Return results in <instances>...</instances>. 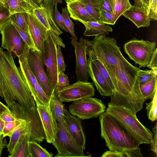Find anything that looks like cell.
I'll return each instance as SVG.
<instances>
[{"label":"cell","instance_id":"cell-1","mask_svg":"<svg viewBox=\"0 0 157 157\" xmlns=\"http://www.w3.org/2000/svg\"><path fill=\"white\" fill-rule=\"evenodd\" d=\"M140 70L128 62L119 65L108 73L114 87L108 104L124 106L135 115L142 109L144 101L137 78Z\"/></svg>","mask_w":157,"mask_h":157},{"label":"cell","instance_id":"cell-2","mask_svg":"<svg viewBox=\"0 0 157 157\" xmlns=\"http://www.w3.org/2000/svg\"><path fill=\"white\" fill-rule=\"evenodd\" d=\"M0 97L10 107L17 101L25 107L35 105L29 88L12 54L0 47Z\"/></svg>","mask_w":157,"mask_h":157},{"label":"cell","instance_id":"cell-3","mask_svg":"<svg viewBox=\"0 0 157 157\" xmlns=\"http://www.w3.org/2000/svg\"><path fill=\"white\" fill-rule=\"evenodd\" d=\"M101 136L110 150L126 157H142L140 144L131 136L110 114L106 111L99 116Z\"/></svg>","mask_w":157,"mask_h":157},{"label":"cell","instance_id":"cell-4","mask_svg":"<svg viewBox=\"0 0 157 157\" xmlns=\"http://www.w3.org/2000/svg\"><path fill=\"white\" fill-rule=\"evenodd\" d=\"M86 46V51L96 57L108 73L113 71L119 65L128 62L122 54L120 47L113 38L101 34L92 40H87Z\"/></svg>","mask_w":157,"mask_h":157},{"label":"cell","instance_id":"cell-5","mask_svg":"<svg viewBox=\"0 0 157 157\" xmlns=\"http://www.w3.org/2000/svg\"><path fill=\"white\" fill-rule=\"evenodd\" d=\"M110 114L140 144H150L153 134L139 121L136 115L122 106L108 104L105 111Z\"/></svg>","mask_w":157,"mask_h":157},{"label":"cell","instance_id":"cell-6","mask_svg":"<svg viewBox=\"0 0 157 157\" xmlns=\"http://www.w3.org/2000/svg\"><path fill=\"white\" fill-rule=\"evenodd\" d=\"M57 44L63 48L65 46L59 35L48 30V36L44 43V52L40 56L43 64L46 66L53 94H55L58 83Z\"/></svg>","mask_w":157,"mask_h":157},{"label":"cell","instance_id":"cell-7","mask_svg":"<svg viewBox=\"0 0 157 157\" xmlns=\"http://www.w3.org/2000/svg\"><path fill=\"white\" fill-rule=\"evenodd\" d=\"M16 118H20L29 122L31 127L30 141L41 142L45 139V134L36 106H23L15 103L10 107Z\"/></svg>","mask_w":157,"mask_h":157},{"label":"cell","instance_id":"cell-8","mask_svg":"<svg viewBox=\"0 0 157 157\" xmlns=\"http://www.w3.org/2000/svg\"><path fill=\"white\" fill-rule=\"evenodd\" d=\"M156 43L136 37L125 43L124 48L130 59L139 65V68L146 67L150 62L156 50Z\"/></svg>","mask_w":157,"mask_h":157},{"label":"cell","instance_id":"cell-9","mask_svg":"<svg viewBox=\"0 0 157 157\" xmlns=\"http://www.w3.org/2000/svg\"><path fill=\"white\" fill-rule=\"evenodd\" d=\"M56 137L52 143L58 152L55 157H86L82 148L69 131L65 123H57Z\"/></svg>","mask_w":157,"mask_h":157},{"label":"cell","instance_id":"cell-10","mask_svg":"<svg viewBox=\"0 0 157 157\" xmlns=\"http://www.w3.org/2000/svg\"><path fill=\"white\" fill-rule=\"evenodd\" d=\"M101 100L89 97L74 101L69 106V113L82 120L97 117L106 111Z\"/></svg>","mask_w":157,"mask_h":157},{"label":"cell","instance_id":"cell-11","mask_svg":"<svg viewBox=\"0 0 157 157\" xmlns=\"http://www.w3.org/2000/svg\"><path fill=\"white\" fill-rule=\"evenodd\" d=\"M25 44L24 53L18 57L20 68L29 88L35 102L49 104L50 99L47 96L29 65L27 57V47Z\"/></svg>","mask_w":157,"mask_h":157},{"label":"cell","instance_id":"cell-12","mask_svg":"<svg viewBox=\"0 0 157 157\" xmlns=\"http://www.w3.org/2000/svg\"><path fill=\"white\" fill-rule=\"evenodd\" d=\"M2 47L17 57L24 53L25 43L10 21L0 29Z\"/></svg>","mask_w":157,"mask_h":157},{"label":"cell","instance_id":"cell-13","mask_svg":"<svg viewBox=\"0 0 157 157\" xmlns=\"http://www.w3.org/2000/svg\"><path fill=\"white\" fill-rule=\"evenodd\" d=\"M26 54L28 63L31 71L44 91L50 99L53 94L50 82L47 73L44 70L40 54L36 49L30 48L28 45Z\"/></svg>","mask_w":157,"mask_h":157},{"label":"cell","instance_id":"cell-14","mask_svg":"<svg viewBox=\"0 0 157 157\" xmlns=\"http://www.w3.org/2000/svg\"><path fill=\"white\" fill-rule=\"evenodd\" d=\"M95 95L93 83L78 81L70 85L55 95L63 102L74 101L80 99L92 97Z\"/></svg>","mask_w":157,"mask_h":157},{"label":"cell","instance_id":"cell-15","mask_svg":"<svg viewBox=\"0 0 157 157\" xmlns=\"http://www.w3.org/2000/svg\"><path fill=\"white\" fill-rule=\"evenodd\" d=\"M71 39V43L74 48L76 57L75 69L77 80L88 82L89 75L86 59V43L87 40L81 37L78 42L72 37Z\"/></svg>","mask_w":157,"mask_h":157},{"label":"cell","instance_id":"cell-16","mask_svg":"<svg viewBox=\"0 0 157 157\" xmlns=\"http://www.w3.org/2000/svg\"><path fill=\"white\" fill-rule=\"evenodd\" d=\"M28 26L35 49L40 55H42L44 52V43L48 30L33 13L28 14Z\"/></svg>","mask_w":157,"mask_h":157},{"label":"cell","instance_id":"cell-17","mask_svg":"<svg viewBox=\"0 0 157 157\" xmlns=\"http://www.w3.org/2000/svg\"><path fill=\"white\" fill-rule=\"evenodd\" d=\"M35 103L43 127L45 139L47 143H52L56 137L58 127L50 110L49 104L44 105L39 102Z\"/></svg>","mask_w":157,"mask_h":157},{"label":"cell","instance_id":"cell-18","mask_svg":"<svg viewBox=\"0 0 157 157\" xmlns=\"http://www.w3.org/2000/svg\"><path fill=\"white\" fill-rule=\"evenodd\" d=\"M54 7L52 0H43L41 5L34 10L33 13L48 30L59 35L63 33L53 21Z\"/></svg>","mask_w":157,"mask_h":157},{"label":"cell","instance_id":"cell-19","mask_svg":"<svg viewBox=\"0 0 157 157\" xmlns=\"http://www.w3.org/2000/svg\"><path fill=\"white\" fill-rule=\"evenodd\" d=\"M64 113V123L69 131L77 144L85 150L86 138L80 119L71 115L66 108Z\"/></svg>","mask_w":157,"mask_h":157},{"label":"cell","instance_id":"cell-20","mask_svg":"<svg viewBox=\"0 0 157 157\" xmlns=\"http://www.w3.org/2000/svg\"><path fill=\"white\" fill-rule=\"evenodd\" d=\"M87 60L88 72L97 89L101 96L110 97L112 91L105 79L94 62L89 58Z\"/></svg>","mask_w":157,"mask_h":157},{"label":"cell","instance_id":"cell-21","mask_svg":"<svg viewBox=\"0 0 157 157\" xmlns=\"http://www.w3.org/2000/svg\"><path fill=\"white\" fill-rule=\"evenodd\" d=\"M65 2L70 18L79 22L96 21L88 13L84 5L78 0H65Z\"/></svg>","mask_w":157,"mask_h":157},{"label":"cell","instance_id":"cell-22","mask_svg":"<svg viewBox=\"0 0 157 157\" xmlns=\"http://www.w3.org/2000/svg\"><path fill=\"white\" fill-rule=\"evenodd\" d=\"M16 122L14 131L12 135L9 137L10 140L7 145L9 155H11L18 142L30 130L31 127L29 122L25 120L16 118Z\"/></svg>","mask_w":157,"mask_h":157},{"label":"cell","instance_id":"cell-23","mask_svg":"<svg viewBox=\"0 0 157 157\" xmlns=\"http://www.w3.org/2000/svg\"><path fill=\"white\" fill-rule=\"evenodd\" d=\"M122 15L132 21L138 28L148 27L152 20L146 12L134 5L126 10Z\"/></svg>","mask_w":157,"mask_h":157},{"label":"cell","instance_id":"cell-24","mask_svg":"<svg viewBox=\"0 0 157 157\" xmlns=\"http://www.w3.org/2000/svg\"><path fill=\"white\" fill-rule=\"evenodd\" d=\"M4 4L11 14L21 12L33 13L39 7L31 0H7Z\"/></svg>","mask_w":157,"mask_h":157},{"label":"cell","instance_id":"cell-25","mask_svg":"<svg viewBox=\"0 0 157 157\" xmlns=\"http://www.w3.org/2000/svg\"><path fill=\"white\" fill-rule=\"evenodd\" d=\"M80 22L85 26V30L84 35L85 36H96L101 34L108 35L109 32L113 31L112 28L111 27L104 23L94 21H81Z\"/></svg>","mask_w":157,"mask_h":157},{"label":"cell","instance_id":"cell-26","mask_svg":"<svg viewBox=\"0 0 157 157\" xmlns=\"http://www.w3.org/2000/svg\"><path fill=\"white\" fill-rule=\"evenodd\" d=\"M49 107L52 116L57 123H64V107L63 102L57 96L53 94L50 99Z\"/></svg>","mask_w":157,"mask_h":157},{"label":"cell","instance_id":"cell-27","mask_svg":"<svg viewBox=\"0 0 157 157\" xmlns=\"http://www.w3.org/2000/svg\"><path fill=\"white\" fill-rule=\"evenodd\" d=\"M30 130L17 144L12 154L9 157H31L29 142L30 141Z\"/></svg>","mask_w":157,"mask_h":157},{"label":"cell","instance_id":"cell-28","mask_svg":"<svg viewBox=\"0 0 157 157\" xmlns=\"http://www.w3.org/2000/svg\"><path fill=\"white\" fill-rule=\"evenodd\" d=\"M157 75L143 85H140V92L144 101L152 100L157 91Z\"/></svg>","mask_w":157,"mask_h":157},{"label":"cell","instance_id":"cell-29","mask_svg":"<svg viewBox=\"0 0 157 157\" xmlns=\"http://www.w3.org/2000/svg\"><path fill=\"white\" fill-rule=\"evenodd\" d=\"M113 10L115 21L132 5L129 0H109Z\"/></svg>","mask_w":157,"mask_h":157},{"label":"cell","instance_id":"cell-30","mask_svg":"<svg viewBox=\"0 0 157 157\" xmlns=\"http://www.w3.org/2000/svg\"><path fill=\"white\" fill-rule=\"evenodd\" d=\"M85 6L88 13L96 21L101 23L100 20V0H78Z\"/></svg>","mask_w":157,"mask_h":157},{"label":"cell","instance_id":"cell-31","mask_svg":"<svg viewBox=\"0 0 157 157\" xmlns=\"http://www.w3.org/2000/svg\"><path fill=\"white\" fill-rule=\"evenodd\" d=\"M29 146L31 157H52L53 154L48 152L36 142L30 141Z\"/></svg>","mask_w":157,"mask_h":157},{"label":"cell","instance_id":"cell-32","mask_svg":"<svg viewBox=\"0 0 157 157\" xmlns=\"http://www.w3.org/2000/svg\"><path fill=\"white\" fill-rule=\"evenodd\" d=\"M87 54L88 55L89 58L91 59L95 63L100 73L105 79L113 92L114 90L113 84L106 69L99 59L92 52L89 51H87Z\"/></svg>","mask_w":157,"mask_h":157},{"label":"cell","instance_id":"cell-33","mask_svg":"<svg viewBox=\"0 0 157 157\" xmlns=\"http://www.w3.org/2000/svg\"><path fill=\"white\" fill-rule=\"evenodd\" d=\"M29 13L25 12H21L11 14L10 21L15 23L20 28L29 33L28 26Z\"/></svg>","mask_w":157,"mask_h":157},{"label":"cell","instance_id":"cell-34","mask_svg":"<svg viewBox=\"0 0 157 157\" xmlns=\"http://www.w3.org/2000/svg\"><path fill=\"white\" fill-rule=\"evenodd\" d=\"M146 109L148 119L153 122L157 119V91L150 102L146 103Z\"/></svg>","mask_w":157,"mask_h":157},{"label":"cell","instance_id":"cell-35","mask_svg":"<svg viewBox=\"0 0 157 157\" xmlns=\"http://www.w3.org/2000/svg\"><path fill=\"white\" fill-rule=\"evenodd\" d=\"M61 14L63 16L65 25L71 36V37L76 40L78 38L76 37L75 31V25L71 19L67 8L66 7L62 8Z\"/></svg>","mask_w":157,"mask_h":157},{"label":"cell","instance_id":"cell-36","mask_svg":"<svg viewBox=\"0 0 157 157\" xmlns=\"http://www.w3.org/2000/svg\"><path fill=\"white\" fill-rule=\"evenodd\" d=\"M157 75V72L153 70H140L139 71L137 78L140 85H143L151 80Z\"/></svg>","mask_w":157,"mask_h":157},{"label":"cell","instance_id":"cell-37","mask_svg":"<svg viewBox=\"0 0 157 157\" xmlns=\"http://www.w3.org/2000/svg\"><path fill=\"white\" fill-rule=\"evenodd\" d=\"M12 23L18 31L21 38L25 44L28 46L29 48L36 49L34 44L29 33L20 28L14 23L13 22Z\"/></svg>","mask_w":157,"mask_h":157},{"label":"cell","instance_id":"cell-38","mask_svg":"<svg viewBox=\"0 0 157 157\" xmlns=\"http://www.w3.org/2000/svg\"><path fill=\"white\" fill-rule=\"evenodd\" d=\"M53 18L54 22L57 26L63 31L68 32V31L65 25L63 17L58 10L57 4H56L54 5Z\"/></svg>","mask_w":157,"mask_h":157},{"label":"cell","instance_id":"cell-39","mask_svg":"<svg viewBox=\"0 0 157 157\" xmlns=\"http://www.w3.org/2000/svg\"><path fill=\"white\" fill-rule=\"evenodd\" d=\"M11 14L4 3L0 2V29L10 20Z\"/></svg>","mask_w":157,"mask_h":157},{"label":"cell","instance_id":"cell-40","mask_svg":"<svg viewBox=\"0 0 157 157\" xmlns=\"http://www.w3.org/2000/svg\"><path fill=\"white\" fill-rule=\"evenodd\" d=\"M70 85L69 79L67 75L64 72H60L58 73L57 85L55 95Z\"/></svg>","mask_w":157,"mask_h":157},{"label":"cell","instance_id":"cell-41","mask_svg":"<svg viewBox=\"0 0 157 157\" xmlns=\"http://www.w3.org/2000/svg\"><path fill=\"white\" fill-rule=\"evenodd\" d=\"M100 20L101 23L108 25H114L116 22L114 15L103 10L100 12Z\"/></svg>","mask_w":157,"mask_h":157},{"label":"cell","instance_id":"cell-42","mask_svg":"<svg viewBox=\"0 0 157 157\" xmlns=\"http://www.w3.org/2000/svg\"><path fill=\"white\" fill-rule=\"evenodd\" d=\"M61 46L57 44V60L58 73L64 72L66 65L65 63L61 50Z\"/></svg>","mask_w":157,"mask_h":157},{"label":"cell","instance_id":"cell-43","mask_svg":"<svg viewBox=\"0 0 157 157\" xmlns=\"http://www.w3.org/2000/svg\"><path fill=\"white\" fill-rule=\"evenodd\" d=\"M16 122V120L5 122L2 133V136L4 138L6 136L10 137L12 135L15 127Z\"/></svg>","mask_w":157,"mask_h":157},{"label":"cell","instance_id":"cell-44","mask_svg":"<svg viewBox=\"0 0 157 157\" xmlns=\"http://www.w3.org/2000/svg\"><path fill=\"white\" fill-rule=\"evenodd\" d=\"M157 0H150L148 16L155 21L157 20Z\"/></svg>","mask_w":157,"mask_h":157},{"label":"cell","instance_id":"cell-45","mask_svg":"<svg viewBox=\"0 0 157 157\" xmlns=\"http://www.w3.org/2000/svg\"><path fill=\"white\" fill-rule=\"evenodd\" d=\"M0 118L5 122L13 121L16 119L10 109H7L3 112L0 114Z\"/></svg>","mask_w":157,"mask_h":157},{"label":"cell","instance_id":"cell-46","mask_svg":"<svg viewBox=\"0 0 157 157\" xmlns=\"http://www.w3.org/2000/svg\"><path fill=\"white\" fill-rule=\"evenodd\" d=\"M150 0H134V6L146 12L148 15Z\"/></svg>","mask_w":157,"mask_h":157},{"label":"cell","instance_id":"cell-47","mask_svg":"<svg viewBox=\"0 0 157 157\" xmlns=\"http://www.w3.org/2000/svg\"><path fill=\"white\" fill-rule=\"evenodd\" d=\"M152 130L154 133V137L151 143V151L153 152L155 156H157V122H156L155 126L152 128Z\"/></svg>","mask_w":157,"mask_h":157},{"label":"cell","instance_id":"cell-48","mask_svg":"<svg viewBox=\"0 0 157 157\" xmlns=\"http://www.w3.org/2000/svg\"><path fill=\"white\" fill-rule=\"evenodd\" d=\"M100 12L103 10L113 14V10L109 0H100Z\"/></svg>","mask_w":157,"mask_h":157},{"label":"cell","instance_id":"cell-49","mask_svg":"<svg viewBox=\"0 0 157 157\" xmlns=\"http://www.w3.org/2000/svg\"><path fill=\"white\" fill-rule=\"evenodd\" d=\"M101 157H126L123 153L116 151L110 150L104 152Z\"/></svg>","mask_w":157,"mask_h":157},{"label":"cell","instance_id":"cell-50","mask_svg":"<svg viewBox=\"0 0 157 157\" xmlns=\"http://www.w3.org/2000/svg\"><path fill=\"white\" fill-rule=\"evenodd\" d=\"M157 49H156L152 56L149 63L147 67L151 70L157 72Z\"/></svg>","mask_w":157,"mask_h":157},{"label":"cell","instance_id":"cell-51","mask_svg":"<svg viewBox=\"0 0 157 157\" xmlns=\"http://www.w3.org/2000/svg\"><path fill=\"white\" fill-rule=\"evenodd\" d=\"M4 137L2 135H0V156H1V154L3 148L5 144L3 142Z\"/></svg>","mask_w":157,"mask_h":157},{"label":"cell","instance_id":"cell-52","mask_svg":"<svg viewBox=\"0 0 157 157\" xmlns=\"http://www.w3.org/2000/svg\"><path fill=\"white\" fill-rule=\"evenodd\" d=\"M10 109L8 106L5 105L0 101V114L4 111Z\"/></svg>","mask_w":157,"mask_h":157},{"label":"cell","instance_id":"cell-53","mask_svg":"<svg viewBox=\"0 0 157 157\" xmlns=\"http://www.w3.org/2000/svg\"><path fill=\"white\" fill-rule=\"evenodd\" d=\"M5 122L0 118V135H2V131Z\"/></svg>","mask_w":157,"mask_h":157},{"label":"cell","instance_id":"cell-54","mask_svg":"<svg viewBox=\"0 0 157 157\" xmlns=\"http://www.w3.org/2000/svg\"><path fill=\"white\" fill-rule=\"evenodd\" d=\"M34 3L39 7L41 4L43 0H31Z\"/></svg>","mask_w":157,"mask_h":157},{"label":"cell","instance_id":"cell-55","mask_svg":"<svg viewBox=\"0 0 157 157\" xmlns=\"http://www.w3.org/2000/svg\"><path fill=\"white\" fill-rule=\"evenodd\" d=\"M53 3V5L54 6L55 4H57L59 3H63L62 0H52Z\"/></svg>","mask_w":157,"mask_h":157},{"label":"cell","instance_id":"cell-56","mask_svg":"<svg viewBox=\"0 0 157 157\" xmlns=\"http://www.w3.org/2000/svg\"><path fill=\"white\" fill-rule=\"evenodd\" d=\"M7 0H1V2L3 3H4V2L6 1Z\"/></svg>","mask_w":157,"mask_h":157},{"label":"cell","instance_id":"cell-57","mask_svg":"<svg viewBox=\"0 0 157 157\" xmlns=\"http://www.w3.org/2000/svg\"><path fill=\"white\" fill-rule=\"evenodd\" d=\"M1 0H0V2H1Z\"/></svg>","mask_w":157,"mask_h":157}]
</instances>
